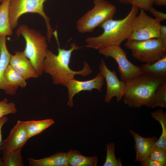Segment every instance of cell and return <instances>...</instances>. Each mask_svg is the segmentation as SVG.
Listing matches in <instances>:
<instances>
[{
  "mask_svg": "<svg viewBox=\"0 0 166 166\" xmlns=\"http://www.w3.org/2000/svg\"><path fill=\"white\" fill-rule=\"evenodd\" d=\"M30 166H69L67 152H57L49 156L39 159L29 157Z\"/></svg>",
  "mask_w": 166,
  "mask_h": 166,
  "instance_id": "obj_16",
  "label": "cell"
},
{
  "mask_svg": "<svg viewBox=\"0 0 166 166\" xmlns=\"http://www.w3.org/2000/svg\"><path fill=\"white\" fill-rule=\"evenodd\" d=\"M29 139L23 121L18 120L2 142L0 150L10 152L21 151Z\"/></svg>",
  "mask_w": 166,
  "mask_h": 166,
  "instance_id": "obj_12",
  "label": "cell"
},
{
  "mask_svg": "<svg viewBox=\"0 0 166 166\" xmlns=\"http://www.w3.org/2000/svg\"><path fill=\"white\" fill-rule=\"evenodd\" d=\"M0 166H4L3 161L2 160L1 158L0 157Z\"/></svg>",
  "mask_w": 166,
  "mask_h": 166,
  "instance_id": "obj_35",
  "label": "cell"
},
{
  "mask_svg": "<svg viewBox=\"0 0 166 166\" xmlns=\"http://www.w3.org/2000/svg\"><path fill=\"white\" fill-rule=\"evenodd\" d=\"M129 132L135 141L134 148L136 152L135 161L140 162L148 156L151 151L155 146L158 138L154 136L144 137L132 130H130Z\"/></svg>",
  "mask_w": 166,
  "mask_h": 166,
  "instance_id": "obj_13",
  "label": "cell"
},
{
  "mask_svg": "<svg viewBox=\"0 0 166 166\" xmlns=\"http://www.w3.org/2000/svg\"><path fill=\"white\" fill-rule=\"evenodd\" d=\"M0 2H1V1H0Z\"/></svg>",
  "mask_w": 166,
  "mask_h": 166,
  "instance_id": "obj_37",
  "label": "cell"
},
{
  "mask_svg": "<svg viewBox=\"0 0 166 166\" xmlns=\"http://www.w3.org/2000/svg\"><path fill=\"white\" fill-rule=\"evenodd\" d=\"M106 154L103 166H122L121 159H116L115 154V144L113 143H107Z\"/></svg>",
  "mask_w": 166,
  "mask_h": 166,
  "instance_id": "obj_25",
  "label": "cell"
},
{
  "mask_svg": "<svg viewBox=\"0 0 166 166\" xmlns=\"http://www.w3.org/2000/svg\"><path fill=\"white\" fill-rule=\"evenodd\" d=\"M140 67L144 73L149 76L166 79V55L152 63H143Z\"/></svg>",
  "mask_w": 166,
  "mask_h": 166,
  "instance_id": "obj_17",
  "label": "cell"
},
{
  "mask_svg": "<svg viewBox=\"0 0 166 166\" xmlns=\"http://www.w3.org/2000/svg\"><path fill=\"white\" fill-rule=\"evenodd\" d=\"M139 9L132 6L129 12L123 19H110L102 23L99 26L103 30V33L97 36L87 37L85 47L99 50L109 46H120L131 35L132 22Z\"/></svg>",
  "mask_w": 166,
  "mask_h": 166,
  "instance_id": "obj_2",
  "label": "cell"
},
{
  "mask_svg": "<svg viewBox=\"0 0 166 166\" xmlns=\"http://www.w3.org/2000/svg\"><path fill=\"white\" fill-rule=\"evenodd\" d=\"M54 35L58 47V54L56 55L48 49L43 63L44 71L51 76L54 84L66 86L68 82L74 78L76 75L85 77L92 72L89 64L85 61L81 70L78 71L72 70L69 67V63L72 53L80 47L75 43H72L69 49L60 48L57 34H55Z\"/></svg>",
  "mask_w": 166,
  "mask_h": 166,
  "instance_id": "obj_1",
  "label": "cell"
},
{
  "mask_svg": "<svg viewBox=\"0 0 166 166\" xmlns=\"http://www.w3.org/2000/svg\"><path fill=\"white\" fill-rule=\"evenodd\" d=\"M148 157L163 164L164 166L166 165V151L156 145Z\"/></svg>",
  "mask_w": 166,
  "mask_h": 166,
  "instance_id": "obj_26",
  "label": "cell"
},
{
  "mask_svg": "<svg viewBox=\"0 0 166 166\" xmlns=\"http://www.w3.org/2000/svg\"><path fill=\"white\" fill-rule=\"evenodd\" d=\"M10 0H3L0 5V36L11 35L12 34L10 23L9 6Z\"/></svg>",
  "mask_w": 166,
  "mask_h": 166,
  "instance_id": "obj_20",
  "label": "cell"
},
{
  "mask_svg": "<svg viewBox=\"0 0 166 166\" xmlns=\"http://www.w3.org/2000/svg\"><path fill=\"white\" fill-rule=\"evenodd\" d=\"M154 3L158 6H166V0H154Z\"/></svg>",
  "mask_w": 166,
  "mask_h": 166,
  "instance_id": "obj_33",
  "label": "cell"
},
{
  "mask_svg": "<svg viewBox=\"0 0 166 166\" xmlns=\"http://www.w3.org/2000/svg\"><path fill=\"white\" fill-rule=\"evenodd\" d=\"M132 23V32L127 40L142 41L159 37L160 22L140 9Z\"/></svg>",
  "mask_w": 166,
  "mask_h": 166,
  "instance_id": "obj_8",
  "label": "cell"
},
{
  "mask_svg": "<svg viewBox=\"0 0 166 166\" xmlns=\"http://www.w3.org/2000/svg\"><path fill=\"white\" fill-rule=\"evenodd\" d=\"M16 33L18 37L21 35L24 38L26 46L23 52L39 76H41L44 72L43 61L48 49L47 38L23 24L19 26Z\"/></svg>",
  "mask_w": 166,
  "mask_h": 166,
  "instance_id": "obj_4",
  "label": "cell"
},
{
  "mask_svg": "<svg viewBox=\"0 0 166 166\" xmlns=\"http://www.w3.org/2000/svg\"><path fill=\"white\" fill-rule=\"evenodd\" d=\"M107 57H111L116 61L121 80L125 83L133 78L144 74L140 66H137L127 59L124 50L118 46H111L99 50Z\"/></svg>",
  "mask_w": 166,
  "mask_h": 166,
  "instance_id": "obj_9",
  "label": "cell"
},
{
  "mask_svg": "<svg viewBox=\"0 0 166 166\" xmlns=\"http://www.w3.org/2000/svg\"><path fill=\"white\" fill-rule=\"evenodd\" d=\"M8 120V117L4 116L0 119V151L2 141V129L4 124L7 122Z\"/></svg>",
  "mask_w": 166,
  "mask_h": 166,
  "instance_id": "obj_32",
  "label": "cell"
},
{
  "mask_svg": "<svg viewBox=\"0 0 166 166\" xmlns=\"http://www.w3.org/2000/svg\"><path fill=\"white\" fill-rule=\"evenodd\" d=\"M11 54L8 51L6 45V37L0 36V89L4 90L10 95L16 94L18 87L7 84L4 78V71L9 64Z\"/></svg>",
  "mask_w": 166,
  "mask_h": 166,
  "instance_id": "obj_15",
  "label": "cell"
},
{
  "mask_svg": "<svg viewBox=\"0 0 166 166\" xmlns=\"http://www.w3.org/2000/svg\"><path fill=\"white\" fill-rule=\"evenodd\" d=\"M166 107V80L160 84L155 92L152 108Z\"/></svg>",
  "mask_w": 166,
  "mask_h": 166,
  "instance_id": "obj_24",
  "label": "cell"
},
{
  "mask_svg": "<svg viewBox=\"0 0 166 166\" xmlns=\"http://www.w3.org/2000/svg\"><path fill=\"white\" fill-rule=\"evenodd\" d=\"M154 3V0H132L131 5L139 9L148 11L149 9L152 6Z\"/></svg>",
  "mask_w": 166,
  "mask_h": 166,
  "instance_id": "obj_28",
  "label": "cell"
},
{
  "mask_svg": "<svg viewBox=\"0 0 166 166\" xmlns=\"http://www.w3.org/2000/svg\"><path fill=\"white\" fill-rule=\"evenodd\" d=\"M165 80L144 73L133 78L126 83L122 98L124 103L130 108H152L156 90Z\"/></svg>",
  "mask_w": 166,
  "mask_h": 166,
  "instance_id": "obj_3",
  "label": "cell"
},
{
  "mask_svg": "<svg viewBox=\"0 0 166 166\" xmlns=\"http://www.w3.org/2000/svg\"><path fill=\"white\" fill-rule=\"evenodd\" d=\"M29 139L41 133L53 124L54 121L51 119L39 121H23Z\"/></svg>",
  "mask_w": 166,
  "mask_h": 166,
  "instance_id": "obj_19",
  "label": "cell"
},
{
  "mask_svg": "<svg viewBox=\"0 0 166 166\" xmlns=\"http://www.w3.org/2000/svg\"><path fill=\"white\" fill-rule=\"evenodd\" d=\"M3 0H0V1L1 2H2Z\"/></svg>",
  "mask_w": 166,
  "mask_h": 166,
  "instance_id": "obj_36",
  "label": "cell"
},
{
  "mask_svg": "<svg viewBox=\"0 0 166 166\" xmlns=\"http://www.w3.org/2000/svg\"><path fill=\"white\" fill-rule=\"evenodd\" d=\"M99 69L106 82L107 90L104 101L109 103L113 97H116L117 101L119 102L124 96L126 83L119 80L114 70L111 71L107 67L103 59L101 60Z\"/></svg>",
  "mask_w": 166,
  "mask_h": 166,
  "instance_id": "obj_10",
  "label": "cell"
},
{
  "mask_svg": "<svg viewBox=\"0 0 166 166\" xmlns=\"http://www.w3.org/2000/svg\"><path fill=\"white\" fill-rule=\"evenodd\" d=\"M9 64L26 80L39 77L23 51H16L11 55Z\"/></svg>",
  "mask_w": 166,
  "mask_h": 166,
  "instance_id": "obj_14",
  "label": "cell"
},
{
  "mask_svg": "<svg viewBox=\"0 0 166 166\" xmlns=\"http://www.w3.org/2000/svg\"><path fill=\"white\" fill-rule=\"evenodd\" d=\"M67 154L69 166H96L98 163L97 156H86L75 150H70Z\"/></svg>",
  "mask_w": 166,
  "mask_h": 166,
  "instance_id": "obj_18",
  "label": "cell"
},
{
  "mask_svg": "<svg viewBox=\"0 0 166 166\" xmlns=\"http://www.w3.org/2000/svg\"><path fill=\"white\" fill-rule=\"evenodd\" d=\"M158 38L165 45H166V26L161 24L159 36Z\"/></svg>",
  "mask_w": 166,
  "mask_h": 166,
  "instance_id": "obj_31",
  "label": "cell"
},
{
  "mask_svg": "<svg viewBox=\"0 0 166 166\" xmlns=\"http://www.w3.org/2000/svg\"><path fill=\"white\" fill-rule=\"evenodd\" d=\"M124 46L131 51L134 58L143 63H152L166 55V45L158 38L127 40Z\"/></svg>",
  "mask_w": 166,
  "mask_h": 166,
  "instance_id": "obj_7",
  "label": "cell"
},
{
  "mask_svg": "<svg viewBox=\"0 0 166 166\" xmlns=\"http://www.w3.org/2000/svg\"><path fill=\"white\" fill-rule=\"evenodd\" d=\"M94 6L77 21L76 28L81 33L91 32L110 19L117 12L116 6L105 0H94Z\"/></svg>",
  "mask_w": 166,
  "mask_h": 166,
  "instance_id": "obj_5",
  "label": "cell"
},
{
  "mask_svg": "<svg viewBox=\"0 0 166 166\" xmlns=\"http://www.w3.org/2000/svg\"><path fill=\"white\" fill-rule=\"evenodd\" d=\"M47 0H10L9 6L10 23L12 30L18 26L20 16L28 13H36L43 18L47 29V38L50 42L54 31L50 25V18L44 10V4Z\"/></svg>",
  "mask_w": 166,
  "mask_h": 166,
  "instance_id": "obj_6",
  "label": "cell"
},
{
  "mask_svg": "<svg viewBox=\"0 0 166 166\" xmlns=\"http://www.w3.org/2000/svg\"><path fill=\"white\" fill-rule=\"evenodd\" d=\"M120 2L125 4H131L132 0H117Z\"/></svg>",
  "mask_w": 166,
  "mask_h": 166,
  "instance_id": "obj_34",
  "label": "cell"
},
{
  "mask_svg": "<svg viewBox=\"0 0 166 166\" xmlns=\"http://www.w3.org/2000/svg\"><path fill=\"white\" fill-rule=\"evenodd\" d=\"M104 77L100 72L94 78L89 80L80 81L74 78L69 80L66 86L67 89L69 100L67 105L70 107L73 106V98L74 96L83 91H91L93 89H96L101 92V88L104 84Z\"/></svg>",
  "mask_w": 166,
  "mask_h": 166,
  "instance_id": "obj_11",
  "label": "cell"
},
{
  "mask_svg": "<svg viewBox=\"0 0 166 166\" xmlns=\"http://www.w3.org/2000/svg\"><path fill=\"white\" fill-rule=\"evenodd\" d=\"M2 153V160L4 166H23L24 164L21 151L10 152L1 150Z\"/></svg>",
  "mask_w": 166,
  "mask_h": 166,
  "instance_id": "obj_23",
  "label": "cell"
},
{
  "mask_svg": "<svg viewBox=\"0 0 166 166\" xmlns=\"http://www.w3.org/2000/svg\"><path fill=\"white\" fill-rule=\"evenodd\" d=\"M152 117L160 124L162 133L158 139L156 146L166 151V112L162 109L156 110L151 113Z\"/></svg>",
  "mask_w": 166,
  "mask_h": 166,
  "instance_id": "obj_22",
  "label": "cell"
},
{
  "mask_svg": "<svg viewBox=\"0 0 166 166\" xmlns=\"http://www.w3.org/2000/svg\"><path fill=\"white\" fill-rule=\"evenodd\" d=\"M17 111L15 104L13 102H8L6 98L0 101V119L8 114H14Z\"/></svg>",
  "mask_w": 166,
  "mask_h": 166,
  "instance_id": "obj_27",
  "label": "cell"
},
{
  "mask_svg": "<svg viewBox=\"0 0 166 166\" xmlns=\"http://www.w3.org/2000/svg\"><path fill=\"white\" fill-rule=\"evenodd\" d=\"M148 11L160 22L166 19V14L165 13L157 11L152 6L149 9Z\"/></svg>",
  "mask_w": 166,
  "mask_h": 166,
  "instance_id": "obj_29",
  "label": "cell"
},
{
  "mask_svg": "<svg viewBox=\"0 0 166 166\" xmlns=\"http://www.w3.org/2000/svg\"><path fill=\"white\" fill-rule=\"evenodd\" d=\"M4 78L6 83L11 86L24 88L26 85V80L10 64L4 71Z\"/></svg>",
  "mask_w": 166,
  "mask_h": 166,
  "instance_id": "obj_21",
  "label": "cell"
},
{
  "mask_svg": "<svg viewBox=\"0 0 166 166\" xmlns=\"http://www.w3.org/2000/svg\"><path fill=\"white\" fill-rule=\"evenodd\" d=\"M140 163L142 166H164L163 164L148 157Z\"/></svg>",
  "mask_w": 166,
  "mask_h": 166,
  "instance_id": "obj_30",
  "label": "cell"
}]
</instances>
